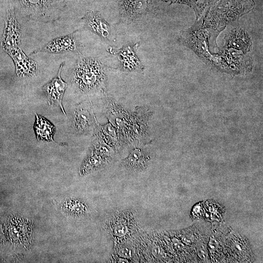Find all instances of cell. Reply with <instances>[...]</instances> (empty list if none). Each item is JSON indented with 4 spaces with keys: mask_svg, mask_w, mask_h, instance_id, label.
<instances>
[{
    "mask_svg": "<svg viewBox=\"0 0 263 263\" xmlns=\"http://www.w3.org/2000/svg\"><path fill=\"white\" fill-rule=\"evenodd\" d=\"M106 67L99 59L93 57L79 58L71 75V81L80 94H88L105 92L107 81Z\"/></svg>",
    "mask_w": 263,
    "mask_h": 263,
    "instance_id": "6da1fadb",
    "label": "cell"
},
{
    "mask_svg": "<svg viewBox=\"0 0 263 263\" xmlns=\"http://www.w3.org/2000/svg\"><path fill=\"white\" fill-rule=\"evenodd\" d=\"M253 0H219L213 6L207 8L204 16L205 28L221 30L238 20L254 7Z\"/></svg>",
    "mask_w": 263,
    "mask_h": 263,
    "instance_id": "7a4b0ae2",
    "label": "cell"
},
{
    "mask_svg": "<svg viewBox=\"0 0 263 263\" xmlns=\"http://www.w3.org/2000/svg\"><path fill=\"white\" fill-rule=\"evenodd\" d=\"M153 112L146 106H137L130 113L124 138V145L143 146L152 139L149 123Z\"/></svg>",
    "mask_w": 263,
    "mask_h": 263,
    "instance_id": "3957f363",
    "label": "cell"
},
{
    "mask_svg": "<svg viewBox=\"0 0 263 263\" xmlns=\"http://www.w3.org/2000/svg\"><path fill=\"white\" fill-rule=\"evenodd\" d=\"M21 13L29 19L48 21L56 18L62 0H17Z\"/></svg>",
    "mask_w": 263,
    "mask_h": 263,
    "instance_id": "277c9868",
    "label": "cell"
},
{
    "mask_svg": "<svg viewBox=\"0 0 263 263\" xmlns=\"http://www.w3.org/2000/svg\"><path fill=\"white\" fill-rule=\"evenodd\" d=\"M103 109L109 122L117 129L120 140L125 146L124 140L130 113L107 94L105 95L103 99Z\"/></svg>",
    "mask_w": 263,
    "mask_h": 263,
    "instance_id": "5b68a950",
    "label": "cell"
},
{
    "mask_svg": "<svg viewBox=\"0 0 263 263\" xmlns=\"http://www.w3.org/2000/svg\"><path fill=\"white\" fill-rule=\"evenodd\" d=\"M72 125L75 132L80 135L94 132L98 124L89 104L81 103L75 107L73 114Z\"/></svg>",
    "mask_w": 263,
    "mask_h": 263,
    "instance_id": "8992f818",
    "label": "cell"
},
{
    "mask_svg": "<svg viewBox=\"0 0 263 263\" xmlns=\"http://www.w3.org/2000/svg\"><path fill=\"white\" fill-rule=\"evenodd\" d=\"M63 65L64 63H62L57 75L44 84L42 90L46 95L48 104L50 105L59 107L62 113L66 115L62 101L67 84L62 80L60 76Z\"/></svg>",
    "mask_w": 263,
    "mask_h": 263,
    "instance_id": "52a82bcc",
    "label": "cell"
},
{
    "mask_svg": "<svg viewBox=\"0 0 263 263\" xmlns=\"http://www.w3.org/2000/svg\"><path fill=\"white\" fill-rule=\"evenodd\" d=\"M224 47L235 49L244 54L250 51L252 43L248 33L240 27H235L229 30L224 38Z\"/></svg>",
    "mask_w": 263,
    "mask_h": 263,
    "instance_id": "ba28073f",
    "label": "cell"
},
{
    "mask_svg": "<svg viewBox=\"0 0 263 263\" xmlns=\"http://www.w3.org/2000/svg\"><path fill=\"white\" fill-rule=\"evenodd\" d=\"M69 51L79 53V46L74 37V33L56 38L48 42L41 48L35 50L30 55L40 52L57 54Z\"/></svg>",
    "mask_w": 263,
    "mask_h": 263,
    "instance_id": "9c48e42d",
    "label": "cell"
},
{
    "mask_svg": "<svg viewBox=\"0 0 263 263\" xmlns=\"http://www.w3.org/2000/svg\"><path fill=\"white\" fill-rule=\"evenodd\" d=\"M9 49L8 52L14 61L19 77L31 76L37 73V63L26 56L19 47H11Z\"/></svg>",
    "mask_w": 263,
    "mask_h": 263,
    "instance_id": "30bf717a",
    "label": "cell"
},
{
    "mask_svg": "<svg viewBox=\"0 0 263 263\" xmlns=\"http://www.w3.org/2000/svg\"><path fill=\"white\" fill-rule=\"evenodd\" d=\"M142 146H133L128 156L121 162L122 166L133 171H140L146 169L150 157Z\"/></svg>",
    "mask_w": 263,
    "mask_h": 263,
    "instance_id": "8fae6325",
    "label": "cell"
},
{
    "mask_svg": "<svg viewBox=\"0 0 263 263\" xmlns=\"http://www.w3.org/2000/svg\"><path fill=\"white\" fill-rule=\"evenodd\" d=\"M87 28L104 39L111 36L110 25L97 11H91L86 13L83 17Z\"/></svg>",
    "mask_w": 263,
    "mask_h": 263,
    "instance_id": "7c38bea8",
    "label": "cell"
},
{
    "mask_svg": "<svg viewBox=\"0 0 263 263\" xmlns=\"http://www.w3.org/2000/svg\"><path fill=\"white\" fill-rule=\"evenodd\" d=\"M94 135L115 151L124 146L117 129L109 122L104 125L98 124Z\"/></svg>",
    "mask_w": 263,
    "mask_h": 263,
    "instance_id": "4fadbf2b",
    "label": "cell"
},
{
    "mask_svg": "<svg viewBox=\"0 0 263 263\" xmlns=\"http://www.w3.org/2000/svg\"><path fill=\"white\" fill-rule=\"evenodd\" d=\"M121 68L125 72L142 71L144 67L130 46L123 47L118 52Z\"/></svg>",
    "mask_w": 263,
    "mask_h": 263,
    "instance_id": "5bb4252c",
    "label": "cell"
},
{
    "mask_svg": "<svg viewBox=\"0 0 263 263\" xmlns=\"http://www.w3.org/2000/svg\"><path fill=\"white\" fill-rule=\"evenodd\" d=\"M152 0H119L123 14L130 18H135L146 13Z\"/></svg>",
    "mask_w": 263,
    "mask_h": 263,
    "instance_id": "9a60e30c",
    "label": "cell"
},
{
    "mask_svg": "<svg viewBox=\"0 0 263 263\" xmlns=\"http://www.w3.org/2000/svg\"><path fill=\"white\" fill-rule=\"evenodd\" d=\"M34 129L37 139L39 141H54L55 126L43 116L37 113Z\"/></svg>",
    "mask_w": 263,
    "mask_h": 263,
    "instance_id": "2e32d148",
    "label": "cell"
},
{
    "mask_svg": "<svg viewBox=\"0 0 263 263\" xmlns=\"http://www.w3.org/2000/svg\"><path fill=\"white\" fill-rule=\"evenodd\" d=\"M109 162L93 149L90 148L89 153L83 162L80 172L84 174L94 170L101 169Z\"/></svg>",
    "mask_w": 263,
    "mask_h": 263,
    "instance_id": "e0dca14e",
    "label": "cell"
},
{
    "mask_svg": "<svg viewBox=\"0 0 263 263\" xmlns=\"http://www.w3.org/2000/svg\"><path fill=\"white\" fill-rule=\"evenodd\" d=\"M9 14L5 42L9 47H19L21 44L20 28L15 19L14 11H10Z\"/></svg>",
    "mask_w": 263,
    "mask_h": 263,
    "instance_id": "ac0fdd59",
    "label": "cell"
},
{
    "mask_svg": "<svg viewBox=\"0 0 263 263\" xmlns=\"http://www.w3.org/2000/svg\"><path fill=\"white\" fill-rule=\"evenodd\" d=\"M170 4L176 3L186 4L190 7L195 12L197 19H200L203 15V12L207 7L206 2H202L201 0H165Z\"/></svg>",
    "mask_w": 263,
    "mask_h": 263,
    "instance_id": "d6986e66",
    "label": "cell"
},
{
    "mask_svg": "<svg viewBox=\"0 0 263 263\" xmlns=\"http://www.w3.org/2000/svg\"><path fill=\"white\" fill-rule=\"evenodd\" d=\"M113 234L116 237H124L129 233V227L126 220L123 219H118L113 224L112 228Z\"/></svg>",
    "mask_w": 263,
    "mask_h": 263,
    "instance_id": "ffe728a7",
    "label": "cell"
},
{
    "mask_svg": "<svg viewBox=\"0 0 263 263\" xmlns=\"http://www.w3.org/2000/svg\"><path fill=\"white\" fill-rule=\"evenodd\" d=\"M197 254L203 261H206L208 258V253L205 245L202 243L198 244L196 247Z\"/></svg>",
    "mask_w": 263,
    "mask_h": 263,
    "instance_id": "44dd1931",
    "label": "cell"
},
{
    "mask_svg": "<svg viewBox=\"0 0 263 263\" xmlns=\"http://www.w3.org/2000/svg\"><path fill=\"white\" fill-rule=\"evenodd\" d=\"M152 254L155 258H164L167 256L166 253L164 249L159 246L156 245L152 247L151 250Z\"/></svg>",
    "mask_w": 263,
    "mask_h": 263,
    "instance_id": "7402d4cb",
    "label": "cell"
},
{
    "mask_svg": "<svg viewBox=\"0 0 263 263\" xmlns=\"http://www.w3.org/2000/svg\"><path fill=\"white\" fill-rule=\"evenodd\" d=\"M118 254L120 257L127 259L132 256V251L129 247H123L119 249Z\"/></svg>",
    "mask_w": 263,
    "mask_h": 263,
    "instance_id": "603a6c76",
    "label": "cell"
},
{
    "mask_svg": "<svg viewBox=\"0 0 263 263\" xmlns=\"http://www.w3.org/2000/svg\"><path fill=\"white\" fill-rule=\"evenodd\" d=\"M208 247L210 252L213 253L218 249L219 243L216 239L211 237L208 242Z\"/></svg>",
    "mask_w": 263,
    "mask_h": 263,
    "instance_id": "cb8c5ba5",
    "label": "cell"
},
{
    "mask_svg": "<svg viewBox=\"0 0 263 263\" xmlns=\"http://www.w3.org/2000/svg\"><path fill=\"white\" fill-rule=\"evenodd\" d=\"M183 243L186 244H191L194 240V236L191 233H187L184 235L182 238Z\"/></svg>",
    "mask_w": 263,
    "mask_h": 263,
    "instance_id": "d4e9b609",
    "label": "cell"
},
{
    "mask_svg": "<svg viewBox=\"0 0 263 263\" xmlns=\"http://www.w3.org/2000/svg\"><path fill=\"white\" fill-rule=\"evenodd\" d=\"M172 242L173 246L176 250L178 251H182L184 249V245L183 243L180 241L178 239L174 238L172 239Z\"/></svg>",
    "mask_w": 263,
    "mask_h": 263,
    "instance_id": "484cf974",
    "label": "cell"
},
{
    "mask_svg": "<svg viewBox=\"0 0 263 263\" xmlns=\"http://www.w3.org/2000/svg\"><path fill=\"white\" fill-rule=\"evenodd\" d=\"M233 248L236 252L240 253L242 251L241 245L237 242L234 243L232 244Z\"/></svg>",
    "mask_w": 263,
    "mask_h": 263,
    "instance_id": "4316f807",
    "label": "cell"
},
{
    "mask_svg": "<svg viewBox=\"0 0 263 263\" xmlns=\"http://www.w3.org/2000/svg\"><path fill=\"white\" fill-rule=\"evenodd\" d=\"M219 0H206L207 7V8H210L214 5ZM206 8V9H207Z\"/></svg>",
    "mask_w": 263,
    "mask_h": 263,
    "instance_id": "83f0119b",
    "label": "cell"
}]
</instances>
